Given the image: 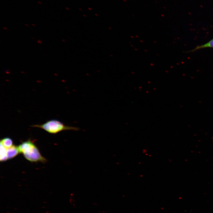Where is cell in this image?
Instances as JSON below:
<instances>
[{
  "instance_id": "6da1fadb",
  "label": "cell",
  "mask_w": 213,
  "mask_h": 213,
  "mask_svg": "<svg viewBox=\"0 0 213 213\" xmlns=\"http://www.w3.org/2000/svg\"><path fill=\"white\" fill-rule=\"evenodd\" d=\"M20 153H22L25 157L31 162H46L47 160L41 154L35 144L30 140L22 143L18 146Z\"/></svg>"
},
{
  "instance_id": "7a4b0ae2",
  "label": "cell",
  "mask_w": 213,
  "mask_h": 213,
  "mask_svg": "<svg viewBox=\"0 0 213 213\" xmlns=\"http://www.w3.org/2000/svg\"><path fill=\"white\" fill-rule=\"evenodd\" d=\"M31 127L42 129L52 134H56L63 130H79V128L77 127L66 126L60 121L56 120H50L43 124L34 125H32Z\"/></svg>"
},
{
  "instance_id": "3957f363",
  "label": "cell",
  "mask_w": 213,
  "mask_h": 213,
  "mask_svg": "<svg viewBox=\"0 0 213 213\" xmlns=\"http://www.w3.org/2000/svg\"><path fill=\"white\" fill-rule=\"evenodd\" d=\"M8 159H10L16 156L19 153L18 146L13 145L7 149Z\"/></svg>"
},
{
  "instance_id": "277c9868",
  "label": "cell",
  "mask_w": 213,
  "mask_h": 213,
  "mask_svg": "<svg viewBox=\"0 0 213 213\" xmlns=\"http://www.w3.org/2000/svg\"><path fill=\"white\" fill-rule=\"evenodd\" d=\"M7 159V149L0 143V161L1 162H4L6 161Z\"/></svg>"
},
{
  "instance_id": "5b68a950",
  "label": "cell",
  "mask_w": 213,
  "mask_h": 213,
  "mask_svg": "<svg viewBox=\"0 0 213 213\" xmlns=\"http://www.w3.org/2000/svg\"><path fill=\"white\" fill-rule=\"evenodd\" d=\"M1 143L6 149L9 148L13 145V141L9 137L4 138L0 140Z\"/></svg>"
},
{
  "instance_id": "8992f818",
  "label": "cell",
  "mask_w": 213,
  "mask_h": 213,
  "mask_svg": "<svg viewBox=\"0 0 213 213\" xmlns=\"http://www.w3.org/2000/svg\"><path fill=\"white\" fill-rule=\"evenodd\" d=\"M207 48H213V39L204 44L197 46L190 52H193L198 49Z\"/></svg>"
},
{
  "instance_id": "52a82bcc",
  "label": "cell",
  "mask_w": 213,
  "mask_h": 213,
  "mask_svg": "<svg viewBox=\"0 0 213 213\" xmlns=\"http://www.w3.org/2000/svg\"><path fill=\"white\" fill-rule=\"evenodd\" d=\"M38 43H39L40 44H41L42 43V41L41 40H38V41H37Z\"/></svg>"
},
{
  "instance_id": "ba28073f",
  "label": "cell",
  "mask_w": 213,
  "mask_h": 213,
  "mask_svg": "<svg viewBox=\"0 0 213 213\" xmlns=\"http://www.w3.org/2000/svg\"><path fill=\"white\" fill-rule=\"evenodd\" d=\"M3 28L6 30H7L8 29L7 28L5 27H4Z\"/></svg>"
},
{
  "instance_id": "9c48e42d",
  "label": "cell",
  "mask_w": 213,
  "mask_h": 213,
  "mask_svg": "<svg viewBox=\"0 0 213 213\" xmlns=\"http://www.w3.org/2000/svg\"><path fill=\"white\" fill-rule=\"evenodd\" d=\"M32 25L34 26H36L35 25H34V24H32Z\"/></svg>"
},
{
  "instance_id": "30bf717a",
  "label": "cell",
  "mask_w": 213,
  "mask_h": 213,
  "mask_svg": "<svg viewBox=\"0 0 213 213\" xmlns=\"http://www.w3.org/2000/svg\"><path fill=\"white\" fill-rule=\"evenodd\" d=\"M25 25L26 26H29V25H27V24H25Z\"/></svg>"
},
{
  "instance_id": "8fae6325",
  "label": "cell",
  "mask_w": 213,
  "mask_h": 213,
  "mask_svg": "<svg viewBox=\"0 0 213 213\" xmlns=\"http://www.w3.org/2000/svg\"><path fill=\"white\" fill-rule=\"evenodd\" d=\"M38 3H40V4H41V3H40V2H38Z\"/></svg>"
},
{
  "instance_id": "7c38bea8",
  "label": "cell",
  "mask_w": 213,
  "mask_h": 213,
  "mask_svg": "<svg viewBox=\"0 0 213 213\" xmlns=\"http://www.w3.org/2000/svg\"><path fill=\"white\" fill-rule=\"evenodd\" d=\"M212 140H213V138H212Z\"/></svg>"
}]
</instances>
